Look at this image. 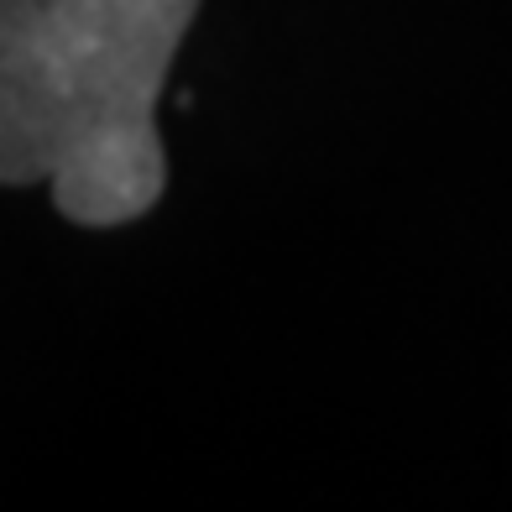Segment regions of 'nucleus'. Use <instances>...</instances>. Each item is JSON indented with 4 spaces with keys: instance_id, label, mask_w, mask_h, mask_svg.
<instances>
[{
    "instance_id": "1",
    "label": "nucleus",
    "mask_w": 512,
    "mask_h": 512,
    "mask_svg": "<svg viewBox=\"0 0 512 512\" xmlns=\"http://www.w3.org/2000/svg\"><path fill=\"white\" fill-rule=\"evenodd\" d=\"M199 0H0V183L84 230L157 209V95Z\"/></svg>"
}]
</instances>
